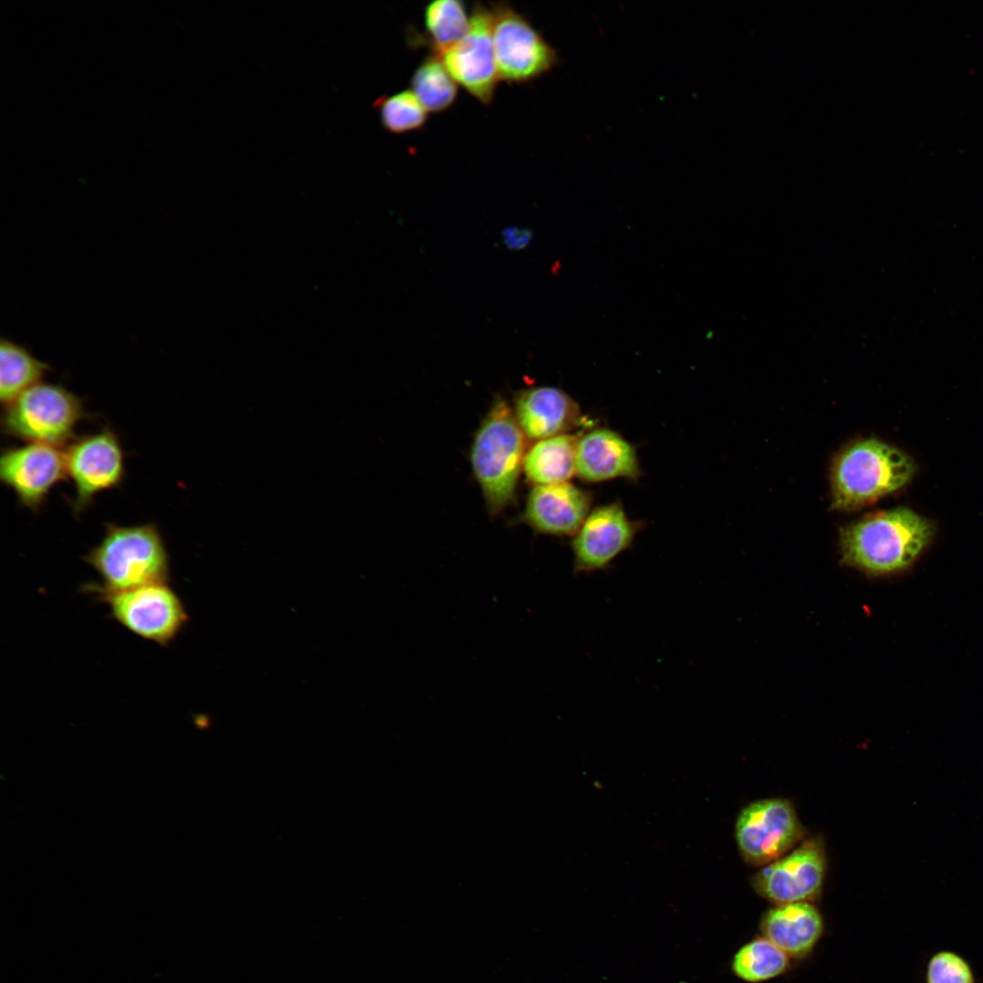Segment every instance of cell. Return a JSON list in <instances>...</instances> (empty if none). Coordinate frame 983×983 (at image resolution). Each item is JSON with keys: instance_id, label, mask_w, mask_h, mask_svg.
<instances>
[{"instance_id": "cell-1", "label": "cell", "mask_w": 983, "mask_h": 983, "mask_svg": "<svg viewBox=\"0 0 983 983\" xmlns=\"http://www.w3.org/2000/svg\"><path fill=\"white\" fill-rule=\"evenodd\" d=\"M933 526L907 508L867 515L840 532L843 561L871 573H887L908 566L927 545Z\"/></svg>"}, {"instance_id": "cell-2", "label": "cell", "mask_w": 983, "mask_h": 983, "mask_svg": "<svg viewBox=\"0 0 983 983\" xmlns=\"http://www.w3.org/2000/svg\"><path fill=\"white\" fill-rule=\"evenodd\" d=\"M99 575L97 593H118L168 583L169 559L157 525L105 524L101 542L83 557Z\"/></svg>"}, {"instance_id": "cell-3", "label": "cell", "mask_w": 983, "mask_h": 983, "mask_svg": "<svg viewBox=\"0 0 983 983\" xmlns=\"http://www.w3.org/2000/svg\"><path fill=\"white\" fill-rule=\"evenodd\" d=\"M526 440L512 408L504 400H496L477 429L470 452L474 478L492 515L502 512L515 498Z\"/></svg>"}, {"instance_id": "cell-4", "label": "cell", "mask_w": 983, "mask_h": 983, "mask_svg": "<svg viewBox=\"0 0 983 983\" xmlns=\"http://www.w3.org/2000/svg\"><path fill=\"white\" fill-rule=\"evenodd\" d=\"M916 465L901 450L877 439H865L846 447L831 471L832 504L853 511L904 487Z\"/></svg>"}, {"instance_id": "cell-5", "label": "cell", "mask_w": 983, "mask_h": 983, "mask_svg": "<svg viewBox=\"0 0 983 983\" xmlns=\"http://www.w3.org/2000/svg\"><path fill=\"white\" fill-rule=\"evenodd\" d=\"M88 415L82 400L66 388L39 382L3 408L1 428L7 437L51 446L69 443Z\"/></svg>"}, {"instance_id": "cell-6", "label": "cell", "mask_w": 983, "mask_h": 983, "mask_svg": "<svg viewBox=\"0 0 983 983\" xmlns=\"http://www.w3.org/2000/svg\"><path fill=\"white\" fill-rule=\"evenodd\" d=\"M491 11L492 43L500 81L526 84L558 65L557 51L510 4L493 3Z\"/></svg>"}, {"instance_id": "cell-7", "label": "cell", "mask_w": 983, "mask_h": 983, "mask_svg": "<svg viewBox=\"0 0 983 983\" xmlns=\"http://www.w3.org/2000/svg\"><path fill=\"white\" fill-rule=\"evenodd\" d=\"M65 454L66 473L73 481V513L80 515L102 492L119 487L126 476L125 452L117 434L108 426L76 437Z\"/></svg>"}, {"instance_id": "cell-8", "label": "cell", "mask_w": 983, "mask_h": 983, "mask_svg": "<svg viewBox=\"0 0 983 983\" xmlns=\"http://www.w3.org/2000/svg\"><path fill=\"white\" fill-rule=\"evenodd\" d=\"M111 616L132 633L167 646L181 632L187 614L168 583L118 592L98 593Z\"/></svg>"}, {"instance_id": "cell-9", "label": "cell", "mask_w": 983, "mask_h": 983, "mask_svg": "<svg viewBox=\"0 0 983 983\" xmlns=\"http://www.w3.org/2000/svg\"><path fill=\"white\" fill-rule=\"evenodd\" d=\"M803 828L788 800L768 798L744 807L735 823L738 849L747 863L770 864L789 851L802 837Z\"/></svg>"}, {"instance_id": "cell-10", "label": "cell", "mask_w": 983, "mask_h": 983, "mask_svg": "<svg viewBox=\"0 0 983 983\" xmlns=\"http://www.w3.org/2000/svg\"><path fill=\"white\" fill-rule=\"evenodd\" d=\"M437 56L455 82L471 96L484 106L492 102L500 78L492 43L491 9L475 3L467 34Z\"/></svg>"}, {"instance_id": "cell-11", "label": "cell", "mask_w": 983, "mask_h": 983, "mask_svg": "<svg viewBox=\"0 0 983 983\" xmlns=\"http://www.w3.org/2000/svg\"><path fill=\"white\" fill-rule=\"evenodd\" d=\"M826 860L819 839L805 841L752 878L756 892L777 905L808 902L819 896Z\"/></svg>"}, {"instance_id": "cell-12", "label": "cell", "mask_w": 983, "mask_h": 983, "mask_svg": "<svg viewBox=\"0 0 983 983\" xmlns=\"http://www.w3.org/2000/svg\"><path fill=\"white\" fill-rule=\"evenodd\" d=\"M66 473L65 454L56 447L26 443L6 447L0 456V480L12 489L18 502L36 512L51 490Z\"/></svg>"}, {"instance_id": "cell-13", "label": "cell", "mask_w": 983, "mask_h": 983, "mask_svg": "<svg viewBox=\"0 0 983 983\" xmlns=\"http://www.w3.org/2000/svg\"><path fill=\"white\" fill-rule=\"evenodd\" d=\"M637 528L619 503L594 509L572 541L574 573L604 571L633 543Z\"/></svg>"}, {"instance_id": "cell-14", "label": "cell", "mask_w": 983, "mask_h": 983, "mask_svg": "<svg viewBox=\"0 0 983 983\" xmlns=\"http://www.w3.org/2000/svg\"><path fill=\"white\" fill-rule=\"evenodd\" d=\"M590 506L589 494L568 481L534 485L522 519L540 533L575 535L589 515Z\"/></svg>"}, {"instance_id": "cell-15", "label": "cell", "mask_w": 983, "mask_h": 983, "mask_svg": "<svg viewBox=\"0 0 983 983\" xmlns=\"http://www.w3.org/2000/svg\"><path fill=\"white\" fill-rule=\"evenodd\" d=\"M512 411L526 439L534 441L566 434L580 417L576 402L563 390L551 386L520 390Z\"/></svg>"}, {"instance_id": "cell-16", "label": "cell", "mask_w": 983, "mask_h": 983, "mask_svg": "<svg viewBox=\"0 0 983 983\" xmlns=\"http://www.w3.org/2000/svg\"><path fill=\"white\" fill-rule=\"evenodd\" d=\"M576 474L587 481L634 478L639 464L633 447L609 429H596L577 440Z\"/></svg>"}, {"instance_id": "cell-17", "label": "cell", "mask_w": 983, "mask_h": 983, "mask_svg": "<svg viewBox=\"0 0 983 983\" xmlns=\"http://www.w3.org/2000/svg\"><path fill=\"white\" fill-rule=\"evenodd\" d=\"M764 937L789 957L808 954L819 939L823 921L818 910L808 902L778 905L768 910L761 921Z\"/></svg>"}, {"instance_id": "cell-18", "label": "cell", "mask_w": 983, "mask_h": 983, "mask_svg": "<svg viewBox=\"0 0 983 983\" xmlns=\"http://www.w3.org/2000/svg\"><path fill=\"white\" fill-rule=\"evenodd\" d=\"M577 440L561 434L536 441L526 452L523 471L534 485L565 482L576 473Z\"/></svg>"}, {"instance_id": "cell-19", "label": "cell", "mask_w": 983, "mask_h": 983, "mask_svg": "<svg viewBox=\"0 0 983 983\" xmlns=\"http://www.w3.org/2000/svg\"><path fill=\"white\" fill-rule=\"evenodd\" d=\"M51 367L30 351L8 339L0 341V400L6 405L20 394L41 382Z\"/></svg>"}, {"instance_id": "cell-20", "label": "cell", "mask_w": 983, "mask_h": 983, "mask_svg": "<svg viewBox=\"0 0 983 983\" xmlns=\"http://www.w3.org/2000/svg\"><path fill=\"white\" fill-rule=\"evenodd\" d=\"M457 85L435 54L425 57L410 78V90L426 111L431 113L451 106L457 97Z\"/></svg>"}, {"instance_id": "cell-21", "label": "cell", "mask_w": 983, "mask_h": 983, "mask_svg": "<svg viewBox=\"0 0 983 983\" xmlns=\"http://www.w3.org/2000/svg\"><path fill=\"white\" fill-rule=\"evenodd\" d=\"M429 43L439 55L458 43L468 32L470 16L460 0H434L423 11Z\"/></svg>"}, {"instance_id": "cell-22", "label": "cell", "mask_w": 983, "mask_h": 983, "mask_svg": "<svg viewBox=\"0 0 983 983\" xmlns=\"http://www.w3.org/2000/svg\"><path fill=\"white\" fill-rule=\"evenodd\" d=\"M789 956L766 937L755 938L744 945L734 956L732 970L747 982H762L783 974Z\"/></svg>"}, {"instance_id": "cell-23", "label": "cell", "mask_w": 983, "mask_h": 983, "mask_svg": "<svg viewBox=\"0 0 983 983\" xmlns=\"http://www.w3.org/2000/svg\"><path fill=\"white\" fill-rule=\"evenodd\" d=\"M383 128L392 134L422 129L427 111L410 89L378 98L374 105Z\"/></svg>"}, {"instance_id": "cell-24", "label": "cell", "mask_w": 983, "mask_h": 983, "mask_svg": "<svg viewBox=\"0 0 983 983\" xmlns=\"http://www.w3.org/2000/svg\"><path fill=\"white\" fill-rule=\"evenodd\" d=\"M927 983H975L971 967L960 955L943 950L929 959L926 971Z\"/></svg>"}, {"instance_id": "cell-25", "label": "cell", "mask_w": 983, "mask_h": 983, "mask_svg": "<svg viewBox=\"0 0 983 983\" xmlns=\"http://www.w3.org/2000/svg\"><path fill=\"white\" fill-rule=\"evenodd\" d=\"M502 239L510 249H521L531 242L532 232L526 228L509 227L502 232Z\"/></svg>"}]
</instances>
